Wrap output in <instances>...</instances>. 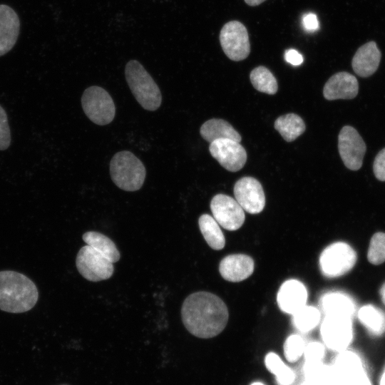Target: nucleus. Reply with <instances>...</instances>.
<instances>
[{
  "label": "nucleus",
  "mask_w": 385,
  "mask_h": 385,
  "mask_svg": "<svg viewBox=\"0 0 385 385\" xmlns=\"http://www.w3.org/2000/svg\"><path fill=\"white\" fill-rule=\"evenodd\" d=\"M200 230L208 244L215 250L224 248L225 239L219 224L208 214L202 215L198 220Z\"/></svg>",
  "instance_id": "23"
},
{
  "label": "nucleus",
  "mask_w": 385,
  "mask_h": 385,
  "mask_svg": "<svg viewBox=\"0 0 385 385\" xmlns=\"http://www.w3.org/2000/svg\"><path fill=\"white\" fill-rule=\"evenodd\" d=\"M284 59L293 66H299L303 62L302 55L294 49L287 50L284 53Z\"/></svg>",
  "instance_id": "36"
},
{
  "label": "nucleus",
  "mask_w": 385,
  "mask_h": 385,
  "mask_svg": "<svg viewBox=\"0 0 385 385\" xmlns=\"http://www.w3.org/2000/svg\"><path fill=\"white\" fill-rule=\"evenodd\" d=\"M254 88L260 92L275 94L278 89L277 80L272 72L265 66L254 68L250 75Z\"/></svg>",
  "instance_id": "27"
},
{
  "label": "nucleus",
  "mask_w": 385,
  "mask_h": 385,
  "mask_svg": "<svg viewBox=\"0 0 385 385\" xmlns=\"http://www.w3.org/2000/svg\"><path fill=\"white\" fill-rule=\"evenodd\" d=\"M356 254L348 244L342 242L329 245L322 252L319 265L323 274L329 278L342 276L352 269Z\"/></svg>",
  "instance_id": "6"
},
{
  "label": "nucleus",
  "mask_w": 385,
  "mask_h": 385,
  "mask_svg": "<svg viewBox=\"0 0 385 385\" xmlns=\"http://www.w3.org/2000/svg\"><path fill=\"white\" fill-rule=\"evenodd\" d=\"M359 91L356 78L352 74L342 71L334 74L324 86L323 95L327 100L352 99Z\"/></svg>",
  "instance_id": "15"
},
{
  "label": "nucleus",
  "mask_w": 385,
  "mask_h": 385,
  "mask_svg": "<svg viewBox=\"0 0 385 385\" xmlns=\"http://www.w3.org/2000/svg\"><path fill=\"white\" fill-rule=\"evenodd\" d=\"M302 26L304 30L313 32L319 29V21L314 13H307L302 16Z\"/></svg>",
  "instance_id": "35"
},
{
  "label": "nucleus",
  "mask_w": 385,
  "mask_h": 385,
  "mask_svg": "<svg viewBox=\"0 0 385 385\" xmlns=\"http://www.w3.org/2000/svg\"><path fill=\"white\" fill-rule=\"evenodd\" d=\"M304 348L303 339L299 335L292 334L284 342V356L290 362L297 361L304 354Z\"/></svg>",
  "instance_id": "31"
},
{
  "label": "nucleus",
  "mask_w": 385,
  "mask_h": 385,
  "mask_svg": "<svg viewBox=\"0 0 385 385\" xmlns=\"http://www.w3.org/2000/svg\"><path fill=\"white\" fill-rule=\"evenodd\" d=\"M113 182L125 191L138 190L143 185L146 170L143 163L131 152L115 153L110 163Z\"/></svg>",
  "instance_id": "4"
},
{
  "label": "nucleus",
  "mask_w": 385,
  "mask_h": 385,
  "mask_svg": "<svg viewBox=\"0 0 385 385\" xmlns=\"http://www.w3.org/2000/svg\"><path fill=\"white\" fill-rule=\"evenodd\" d=\"M349 385H371V383L368 377L367 374L364 375L359 379Z\"/></svg>",
  "instance_id": "37"
},
{
  "label": "nucleus",
  "mask_w": 385,
  "mask_h": 385,
  "mask_svg": "<svg viewBox=\"0 0 385 385\" xmlns=\"http://www.w3.org/2000/svg\"><path fill=\"white\" fill-rule=\"evenodd\" d=\"M220 42L226 56L231 60L245 59L250 52V43L246 27L238 21L226 23L220 33Z\"/></svg>",
  "instance_id": "7"
},
{
  "label": "nucleus",
  "mask_w": 385,
  "mask_h": 385,
  "mask_svg": "<svg viewBox=\"0 0 385 385\" xmlns=\"http://www.w3.org/2000/svg\"><path fill=\"white\" fill-rule=\"evenodd\" d=\"M38 299V291L26 275L11 270L0 272V309L23 313L31 309Z\"/></svg>",
  "instance_id": "2"
},
{
  "label": "nucleus",
  "mask_w": 385,
  "mask_h": 385,
  "mask_svg": "<svg viewBox=\"0 0 385 385\" xmlns=\"http://www.w3.org/2000/svg\"><path fill=\"white\" fill-rule=\"evenodd\" d=\"M83 240L112 263L116 262L120 257V252L115 243L107 236L94 231L86 232L83 235Z\"/></svg>",
  "instance_id": "22"
},
{
  "label": "nucleus",
  "mask_w": 385,
  "mask_h": 385,
  "mask_svg": "<svg viewBox=\"0 0 385 385\" xmlns=\"http://www.w3.org/2000/svg\"><path fill=\"white\" fill-rule=\"evenodd\" d=\"M381 52L374 41H369L358 48L351 66L354 71L361 77L371 76L378 68Z\"/></svg>",
  "instance_id": "19"
},
{
  "label": "nucleus",
  "mask_w": 385,
  "mask_h": 385,
  "mask_svg": "<svg viewBox=\"0 0 385 385\" xmlns=\"http://www.w3.org/2000/svg\"><path fill=\"white\" fill-rule=\"evenodd\" d=\"M338 149L345 166L351 170L361 168L366 153V144L356 130L349 125L342 128L338 137Z\"/></svg>",
  "instance_id": "10"
},
{
  "label": "nucleus",
  "mask_w": 385,
  "mask_h": 385,
  "mask_svg": "<svg viewBox=\"0 0 385 385\" xmlns=\"http://www.w3.org/2000/svg\"><path fill=\"white\" fill-rule=\"evenodd\" d=\"M367 258L374 265H380L385 261V233H375L369 244Z\"/></svg>",
  "instance_id": "30"
},
{
  "label": "nucleus",
  "mask_w": 385,
  "mask_h": 385,
  "mask_svg": "<svg viewBox=\"0 0 385 385\" xmlns=\"http://www.w3.org/2000/svg\"><path fill=\"white\" fill-rule=\"evenodd\" d=\"M126 81L139 104L145 110L155 111L161 105L160 88L150 75L137 61H130L125 66Z\"/></svg>",
  "instance_id": "3"
},
{
  "label": "nucleus",
  "mask_w": 385,
  "mask_h": 385,
  "mask_svg": "<svg viewBox=\"0 0 385 385\" xmlns=\"http://www.w3.org/2000/svg\"><path fill=\"white\" fill-rule=\"evenodd\" d=\"M380 385H385V370L381 377Z\"/></svg>",
  "instance_id": "40"
},
{
  "label": "nucleus",
  "mask_w": 385,
  "mask_h": 385,
  "mask_svg": "<svg viewBox=\"0 0 385 385\" xmlns=\"http://www.w3.org/2000/svg\"><path fill=\"white\" fill-rule=\"evenodd\" d=\"M292 315L296 327L302 332L311 331L320 321L319 311L312 306L305 305Z\"/></svg>",
  "instance_id": "29"
},
{
  "label": "nucleus",
  "mask_w": 385,
  "mask_h": 385,
  "mask_svg": "<svg viewBox=\"0 0 385 385\" xmlns=\"http://www.w3.org/2000/svg\"><path fill=\"white\" fill-rule=\"evenodd\" d=\"M255 263L252 258L243 254L226 256L219 265L221 276L227 281L238 282L248 278L253 272Z\"/></svg>",
  "instance_id": "17"
},
{
  "label": "nucleus",
  "mask_w": 385,
  "mask_h": 385,
  "mask_svg": "<svg viewBox=\"0 0 385 385\" xmlns=\"http://www.w3.org/2000/svg\"><path fill=\"white\" fill-rule=\"evenodd\" d=\"M81 105L86 115L97 125H107L115 117L114 102L101 87L93 86L86 88L81 98Z\"/></svg>",
  "instance_id": "5"
},
{
  "label": "nucleus",
  "mask_w": 385,
  "mask_h": 385,
  "mask_svg": "<svg viewBox=\"0 0 385 385\" xmlns=\"http://www.w3.org/2000/svg\"><path fill=\"white\" fill-rule=\"evenodd\" d=\"M325 354L324 346L317 342H312L305 346L304 354L305 361H322Z\"/></svg>",
  "instance_id": "33"
},
{
  "label": "nucleus",
  "mask_w": 385,
  "mask_h": 385,
  "mask_svg": "<svg viewBox=\"0 0 385 385\" xmlns=\"http://www.w3.org/2000/svg\"><path fill=\"white\" fill-rule=\"evenodd\" d=\"M274 125L287 142L294 140L304 132L306 128L302 118L294 113L279 116L275 120Z\"/></svg>",
  "instance_id": "24"
},
{
  "label": "nucleus",
  "mask_w": 385,
  "mask_h": 385,
  "mask_svg": "<svg viewBox=\"0 0 385 385\" xmlns=\"http://www.w3.org/2000/svg\"><path fill=\"white\" fill-rule=\"evenodd\" d=\"M251 385H264V384H262V383H260V382H255V383L252 384Z\"/></svg>",
  "instance_id": "41"
},
{
  "label": "nucleus",
  "mask_w": 385,
  "mask_h": 385,
  "mask_svg": "<svg viewBox=\"0 0 385 385\" xmlns=\"http://www.w3.org/2000/svg\"><path fill=\"white\" fill-rule=\"evenodd\" d=\"M375 177L380 181H385V148L376 155L373 165Z\"/></svg>",
  "instance_id": "34"
},
{
  "label": "nucleus",
  "mask_w": 385,
  "mask_h": 385,
  "mask_svg": "<svg viewBox=\"0 0 385 385\" xmlns=\"http://www.w3.org/2000/svg\"><path fill=\"white\" fill-rule=\"evenodd\" d=\"M267 369L273 374L280 385H291L295 378L292 370L284 364L275 353L270 352L265 358Z\"/></svg>",
  "instance_id": "28"
},
{
  "label": "nucleus",
  "mask_w": 385,
  "mask_h": 385,
  "mask_svg": "<svg viewBox=\"0 0 385 385\" xmlns=\"http://www.w3.org/2000/svg\"><path fill=\"white\" fill-rule=\"evenodd\" d=\"M20 21L9 6L0 4V56L7 53L16 43Z\"/></svg>",
  "instance_id": "18"
},
{
  "label": "nucleus",
  "mask_w": 385,
  "mask_h": 385,
  "mask_svg": "<svg viewBox=\"0 0 385 385\" xmlns=\"http://www.w3.org/2000/svg\"><path fill=\"white\" fill-rule=\"evenodd\" d=\"M337 385H344L366 372L360 356L349 350L339 351L332 366Z\"/></svg>",
  "instance_id": "14"
},
{
  "label": "nucleus",
  "mask_w": 385,
  "mask_h": 385,
  "mask_svg": "<svg viewBox=\"0 0 385 385\" xmlns=\"http://www.w3.org/2000/svg\"><path fill=\"white\" fill-rule=\"evenodd\" d=\"M210 209L215 220L226 230H237L245 222V210L230 196L224 194L215 195L210 202Z\"/></svg>",
  "instance_id": "11"
},
{
  "label": "nucleus",
  "mask_w": 385,
  "mask_h": 385,
  "mask_svg": "<svg viewBox=\"0 0 385 385\" xmlns=\"http://www.w3.org/2000/svg\"><path fill=\"white\" fill-rule=\"evenodd\" d=\"M235 200L244 210L251 214L262 212L265 205V196L260 183L254 178L244 177L234 186Z\"/></svg>",
  "instance_id": "13"
},
{
  "label": "nucleus",
  "mask_w": 385,
  "mask_h": 385,
  "mask_svg": "<svg viewBox=\"0 0 385 385\" xmlns=\"http://www.w3.org/2000/svg\"><path fill=\"white\" fill-rule=\"evenodd\" d=\"M183 323L192 335L202 339L214 337L226 327L229 313L225 302L209 292L188 296L181 308Z\"/></svg>",
  "instance_id": "1"
},
{
  "label": "nucleus",
  "mask_w": 385,
  "mask_h": 385,
  "mask_svg": "<svg viewBox=\"0 0 385 385\" xmlns=\"http://www.w3.org/2000/svg\"><path fill=\"white\" fill-rule=\"evenodd\" d=\"M11 143V132L5 110L0 106V150L7 149Z\"/></svg>",
  "instance_id": "32"
},
{
  "label": "nucleus",
  "mask_w": 385,
  "mask_h": 385,
  "mask_svg": "<svg viewBox=\"0 0 385 385\" xmlns=\"http://www.w3.org/2000/svg\"><path fill=\"white\" fill-rule=\"evenodd\" d=\"M245 2L251 6H258L262 2H264L265 0H244Z\"/></svg>",
  "instance_id": "38"
},
{
  "label": "nucleus",
  "mask_w": 385,
  "mask_h": 385,
  "mask_svg": "<svg viewBox=\"0 0 385 385\" xmlns=\"http://www.w3.org/2000/svg\"><path fill=\"white\" fill-rule=\"evenodd\" d=\"M304 373L311 385H337L332 366L322 361H305Z\"/></svg>",
  "instance_id": "26"
},
{
  "label": "nucleus",
  "mask_w": 385,
  "mask_h": 385,
  "mask_svg": "<svg viewBox=\"0 0 385 385\" xmlns=\"http://www.w3.org/2000/svg\"><path fill=\"white\" fill-rule=\"evenodd\" d=\"M301 385H311V384L305 381L304 383L302 384Z\"/></svg>",
  "instance_id": "42"
},
{
  "label": "nucleus",
  "mask_w": 385,
  "mask_h": 385,
  "mask_svg": "<svg viewBox=\"0 0 385 385\" xmlns=\"http://www.w3.org/2000/svg\"><path fill=\"white\" fill-rule=\"evenodd\" d=\"M358 317L371 334L380 336L385 332V313L374 306H363L358 312Z\"/></svg>",
  "instance_id": "25"
},
{
  "label": "nucleus",
  "mask_w": 385,
  "mask_h": 385,
  "mask_svg": "<svg viewBox=\"0 0 385 385\" xmlns=\"http://www.w3.org/2000/svg\"><path fill=\"white\" fill-rule=\"evenodd\" d=\"M322 306L326 315L344 317L351 319L355 313L354 302L348 296L332 292L324 296Z\"/></svg>",
  "instance_id": "21"
},
{
  "label": "nucleus",
  "mask_w": 385,
  "mask_h": 385,
  "mask_svg": "<svg viewBox=\"0 0 385 385\" xmlns=\"http://www.w3.org/2000/svg\"><path fill=\"white\" fill-rule=\"evenodd\" d=\"M200 133L202 138L209 143L217 139H230L240 143L242 139L228 122L219 118L205 121L200 127Z\"/></svg>",
  "instance_id": "20"
},
{
  "label": "nucleus",
  "mask_w": 385,
  "mask_h": 385,
  "mask_svg": "<svg viewBox=\"0 0 385 385\" xmlns=\"http://www.w3.org/2000/svg\"><path fill=\"white\" fill-rule=\"evenodd\" d=\"M277 299L282 312L293 314L306 305L307 291L301 282L289 279L280 287Z\"/></svg>",
  "instance_id": "16"
},
{
  "label": "nucleus",
  "mask_w": 385,
  "mask_h": 385,
  "mask_svg": "<svg viewBox=\"0 0 385 385\" xmlns=\"http://www.w3.org/2000/svg\"><path fill=\"white\" fill-rule=\"evenodd\" d=\"M383 303L385 304V283L382 285L379 291Z\"/></svg>",
  "instance_id": "39"
},
{
  "label": "nucleus",
  "mask_w": 385,
  "mask_h": 385,
  "mask_svg": "<svg viewBox=\"0 0 385 385\" xmlns=\"http://www.w3.org/2000/svg\"><path fill=\"white\" fill-rule=\"evenodd\" d=\"M211 155L226 170L231 172L240 170L247 160V153L243 146L230 139H217L210 144Z\"/></svg>",
  "instance_id": "12"
},
{
  "label": "nucleus",
  "mask_w": 385,
  "mask_h": 385,
  "mask_svg": "<svg viewBox=\"0 0 385 385\" xmlns=\"http://www.w3.org/2000/svg\"><path fill=\"white\" fill-rule=\"evenodd\" d=\"M76 265L78 272L91 282L109 279L114 271L113 263L88 245L78 251Z\"/></svg>",
  "instance_id": "8"
},
{
  "label": "nucleus",
  "mask_w": 385,
  "mask_h": 385,
  "mask_svg": "<svg viewBox=\"0 0 385 385\" xmlns=\"http://www.w3.org/2000/svg\"><path fill=\"white\" fill-rule=\"evenodd\" d=\"M321 335L328 348L339 352L346 349L353 338L351 319L326 315Z\"/></svg>",
  "instance_id": "9"
}]
</instances>
